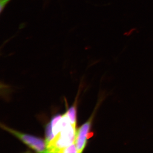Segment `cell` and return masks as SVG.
<instances>
[{
  "mask_svg": "<svg viewBox=\"0 0 153 153\" xmlns=\"http://www.w3.org/2000/svg\"><path fill=\"white\" fill-rule=\"evenodd\" d=\"M60 153H77L75 143L70 145L67 147L64 148L61 151Z\"/></svg>",
  "mask_w": 153,
  "mask_h": 153,
  "instance_id": "cell-6",
  "label": "cell"
},
{
  "mask_svg": "<svg viewBox=\"0 0 153 153\" xmlns=\"http://www.w3.org/2000/svg\"><path fill=\"white\" fill-rule=\"evenodd\" d=\"M1 127L3 129L8 132L14 136L16 137L30 149L37 152H46L47 143L46 141L37 137L30 135L22 133L1 124Z\"/></svg>",
  "mask_w": 153,
  "mask_h": 153,
  "instance_id": "cell-2",
  "label": "cell"
},
{
  "mask_svg": "<svg viewBox=\"0 0 153 153\" xmlns=\"http://www.w3.org/2000/svg\"><path fill=\"white\" fill-rule=\"evenodd\" d=\"M10 0H1V12L3 9L5 7L7 3H8L9 1Z\"/></svg>",
  "mask_w": 153,
  "mask_h": 153,
  "instance_id": "cell-7",
  "label": "cell"
},
{
  "mask_svg": "<svg viewBox=\"0 0 153 153\" xmlns=\"http://www.w3.org/2000/svg\"><path fill=\"white\" fill-rule=\"evenodd\" d=\"M76 105L74 104L71 107L66 113L70 123L74 127H76Z\"/></svg>",
  "mask_w": 153,
  "mask_h": 153,
  "instance_id": "cell-4",
  "label": "cell"
},
{
  "mask_svg": "<svg viewBox=\"0 0 153 153\" xmlns=\"http://www.w3.org/2000/svg\"><path fill=\"white\" fill-rule=\"evenodd\" d=\"M45 135H46V141L47 145L55 138V136L52 132V126L51 124L49 123L47 124L45 131Z\"/></svg>",
  "mask_w": 153,
  "mask_h": 153,
  "instance_id": "cell-5",
  "label": "cell"
},
{
  "mask_svg": "<svg viewBox=\"0 0 153 153\" xmlns=\"http://www.w3.org/2000/svg\"><path fill=\"white\" fill-rule=\"evenodd\" d=\"M76 135L75 127L70 124L62 129L54 139L47 145L46 152L60 153L64 148L74 143Z\"/></svg>",
  "mask_w": 153,
  "mask_h": 153,
  "instance_id": "cell-1",
  "label": "cell"
},
{
  "mask_svg": "<svg viewBox=\"0 0 153 153\" xmlns=\"http://www.w3.org/2000/svg\"><path fill=\"white\" fill-rule=\"evenodd\" d=\"M93 115L91 117L87 122L83 124L76 131L75 143L77 153L82 152L86 146L87 140L89 138L90 129L91 128Z\"/></svg>",
  "mask_w": 153,
  "mask_h": 153,
  "instance_id": "cell-3",
  "label": "cell"
}]
</instances>
